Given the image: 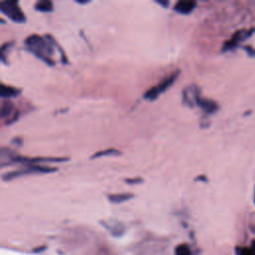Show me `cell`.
Returning <instances> with one entry per match:
<instances>
[{"mask_svg": "<svg viewBox=\"0 0 255 255\" xmlns=\"http://www.w3.org/2000/svg\"><path fill=\"white\" fill-rule=\"evenodd\" d=\"M21 93V90L12 86H8L5 84H1L0 86V96L3 99L8 100L9 98H13V97H17L19 96Z\"/></svg>", "mask_w": 255, "mask_h": 255, "instance_id": "13", "label": "cell"}, {"mask_svg": "<svg viewBox=\"0 0 255 255\" xmlns=\"http://www.w3.org/2000/svg\"><path fill=\"white\" fill-rule=\"evenodd\" d=\"M34 8L36 11H39L42 13H48L54 10V5H53V2L50 0H39L35 3Z\"/></svg>", "mask_w": 255, "mask_h": 255, "instance_id": "15", "label": "cell"}, {"mask_svg": "<svg viewBox=\"0 0 255 255\" xmlns=\"http://www.w3.org/2000/svg\"><path fill=\"white\" fill-rule=\"evenodd\" d=\"M57 171V168L55 167H50V166H44V165H39V164H30L25 166L24 168L8 171L4 173L2 176V179L4 181H9L24 175H29V174H35V173H51Z\"/></svg>", "mask_w": 255, "mask_h": 255, "instance_id": "2", "label": "cell"}, {"mask_svg": "<svg viewBox=\"0 0 255 255\" xmlns=\"http://www.w3.org/2000/svg\"><path fill=\"white\" fill-rule=\"evenodd\" d=\"M76 3H78V4H81V5H84V4H88L90 1H81V0H79V1H75Z\"/></svg>", "mask_w": 255, "mask_h": 255, "instance_id": "22", "label": "cell"}, {"mask_svg": "<svg viewBox=\"0 0 255 255\" xmlns=\"http://www.w3.org/2000/svg\"><path fill=\"white\" fill-rule=\"evenodd\" d=\"M134 196V194L129 193V192H122V193H112L108 195V199L110 202L115 203V204H119V203H123L126 202L128 200H130L132 197Z\"/></svg>", "mask_w": 255, "mask_h": 255, "instance_id": "14", "label": "cell"}, {"mask_svg": "<svg viewBox=\"0 0 255 255\" xmlns=\"http://www.w3.org/2000/svg\"><path fill=\"white\" fill-rule=\"evenodd\" d=\"M175 255H192V250L188 244L181 243L175 247Z\"/></svg>", "mask_w": 255, "mask_h": 255, "instance_id": "18", "label": "cell"}, {"mask_svg": "<svg viewBox=\"0 0 255 255\" xmlns=\"http://www.w3.org/2000/svg\"><path fill=\"white\" fill-rule=\"evenodd\" d=\"M69 157H55V156H35L28 157L22 155H16L14 158V163H25V164H37L40 162H63L68 161Z\"/></svg>", "mask_w": 255, "mask_h": 255, "instance_id": "5", "label": "cell"}, {"mask_svg": "<svg viewBox=\"0 0 255 255\" xmlns=\"http://www.w3.org/2000/svg\"><path fill=\"white\" fill-rule=\"evenodd\" d=\"M121 154H122V152L119 149L106 148V149L96 151L94 154L91 155V159H95V158H99V157H103V156H117V155H121Z\"/></svg>", "mask_w": 255, "mask_h": 255, "instance_id": "16", "label": "cell"}, {"mask_svg": "<svg viewBox=\"0 0 255 255\" xmlns=\"http://www.w3.org/2000/svg\"><path fill=\"white\" fill-rule=\"evenodd\" d=\"M196 7V2L192 0H179L177 1L174 6L173 10L181 15H188L190 14Z\"/></svg>", "mask_w": 255, "mask_h": 255, "instance_id": "8", "label": "cell"}, {"mask_svg": "<svg viewBox=\"0 0 255 255\" xmlns=\"http://www.w3.org/2000/svg\"><path fill=\"white\" fill-rule=\"evenodd\" d=\"M244 49H245V51L247 52V54H248L250 57H255V49H254V48L249 47V46H245Z\"/></svg>", "mask_w": 255, "mask_h": 255, "instance_id": "20", "label": "cell"}, {"mask_svg": "<svg viewBox=\"0 0 255 255\" xmlns=\"http://www.w3.org/2000/svg\"><path fill=\"white\" fill-rule=\"evenodd\" d=\"M102 224L103 226H105L106 229H108L115 236H121L125 232V226L119 221H115V220L103 221Z\"/></svg>", "mask_w": 255, "mask_h": 255, "instance_id": "9", "label": "cell"}, {"mask_svg": "<svg viewBox=\"0 0 255 255\" xmlns=\"http://www.w3.org/2000/svg\"><path fill=\"white\" fill-rule=\"evenodd\" d=\"M235 252L237 255H255V241H253V243L249 247H236Z\"/></svg>", "mask_w": 255, "mask_h": 255, "instance_id": "17", "label": "cell"}, {"mask_svg": "<svg viewBox=\"0 0 255 255\" xmlns=\"http://www.w3.org/2000/svg\"><path fill=\"white\" fill-rule=\"evenodd\" d=\"M24 43L28 51L47 65L53 66L55 64L51 57L54 54L53 46H55L56 41L52 36L46 35L45 37H41L40 35L32 34L25 39Z\"/></svg>", "mask_w": 255, "mask_h": 255, "instance_id": "1", "label": "cell"}, {"mask_svg": "<svg viewBox=\"0 0 255 255\" xmlns=\"http://www.w3.org/2000/svg\"><path fill=\"white\" fill-rule=\"evenodd\" d=\"M125 181L128 183V184H139L143 181V178L137 176V177H132V178H126Z\"/></svg>", "mask_w": 255, "mask_h": 255, "instance_id": "19", "label": "cell"}, {"mask_svg": "<svg viewBox=\"0 0 255 255\" xmlns=\"http://www.w3.org/2000/svg\"><path fill=\"white\" fill-rule=\"evenodd\" d=\"M196 180H204V181H207V178H205L204 176H198V177H196Z\"/></svg>", "mask_w": 255, "mask_h": 255, "instance_id": "23", "label": "cell"}, {"mask_svg": "<svg viewBox=\"0 0 255 255\" xmlns=\"http://www.w3.org/2000/svg\"><path fill=\"white\" fill-rule=\"evenodd\" d=\"M179 74H180L179 70L173 71L169 76L164 78L160 83H158L157 85H155L153 87H150L147 91H145V93L143 94V98L147 101L156 100L161 94H163L176 81Z\"/></svg>", "mask_w": 255, "mask_h": 255, "instance_id": "3", "label": "cell"}, {"mask_svg": "<svg viewBox=\"0 0 255 255\" xmlns=\"http://www.w3.org/2000/svg\"><path fill=\"white\" fill-rule=\"evenodd\" d=\"M17 154L15 151L8 147H1L0 149V160H1V166L5 165H10L14 163V158Z\"/></svg>", "mask_w": 255, "mask_h": 255, "instance_id": "10", "label": "cell"}, {"mask_svg": "<svg viewBox=\"0 0 255 255\" xmlns=\"http://www.w3.org/2000/svg\"><path fill=\"white\" fill-rule=\"evenodd\" d=\"M155 3L163 6V8H167L168 5H169V1H162V0H159V1H155Z\"/></svg>", "mask_w": 255, "mask_h": 255, "instance_id": "21", "label": "cell"}, {"mask_svg": "<svg viewBox=\"0 0 255 255\" xmlns=\"http://www.w3.org/2000/svg\"><path fill=\"white\" fill-rule=\"evenodd\" d=\"M0 11L14 23H24L26 21V16L17 1L1 2Z\"/></svg>", "mask_w": 255, "mask_h": 255, "instance_id": "4", "label": "cell"}, {"mask_svg": "<svg viewBox=\"0 0 255 255\" xmlns=\"http://www.w3.org/2000/svg\"><path fill=\"white\" fill-rule=\"evenodd\" d=\"M16 111H14V104L10 100H3L0 108L1 119H10Z\"/></svg>", "mask_w": 255, "mask_h": 255, "instance_id": "12", "label": "cell"}, {"mask_svg": "<svg viewBox=\"0 0 255 255\" xmlns=\"http://www.w3.org/2000/svg\"><path fill=\"white\" fill-rule=\"evenodd\" d=\"M254 201H255V195H254Z\"/></svg>", "mask_w": 255, "mask_h": 255, "instance_id": "24", "label": "cell"}, {"mask_svg": "<svg viewBox=\"0 0 255 255\" xmlns=\"http://www.w3.org/2000/svg\"><path fill=\"white\" fill-rule=\"evenodd\" d=\"M200 97V89L196 85H190L185 87L181 93L182 103L189 108L197 106V101Z\"/></svg>", "mask_w": 255, "mask_h": 255, "instance_id": "6", "label": "cell"}, {"mask_svg": "<svg viewBox=\"0 0 255 255\" xmlns=\"http://www.w3.org/2000/svg\"><path fill=\"white\" fill-rule=\"evenodd\" d=\"M251 33H252V30H246V29H242V30H239V31L235 32L232 35V37L223 44L222 51H229L231 49H234L242 41H244L247 37H249Z\"/></svg>", "mask_w": 255, "mask_h": 255, "instance_id": "7", "label": "cell"}, {"mask_svg": "<svg viewBox=\"0 0 255 255\" xmlns=\"http://www.w3.org/2000/svg\"><path fill=\"white\" fill-rule=\"evenodd\" d=\"M197 106L207 114H213L218 110V105L214 101L202 97H200L197 101Z\"/></svg>", "mask_w": 255, "mask_h": 255, "instance_id": "11", "label": "cell"}]
</instances>
